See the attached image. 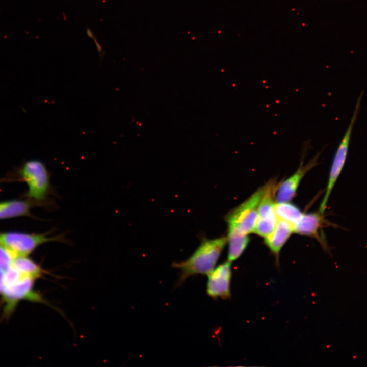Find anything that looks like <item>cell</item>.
<instances>
[{
    "instance_id": "obj_8",
    "label": "cell",
    "mask_w": 367,
    "mask_h": 367,
    "mask_svg": "<svg viewBox=\"0 0 367 367\" xmlns=\"http://www.w3.org/2000/svg\"><path fill=\"white\" fill-rule=\"evenodd\" d=\"M231 262L227 260L214 268L208 274L206 293L214 299H228L231 297L230 282L232 277Z\"/></svg>"
},
{
    "instance_id": "obj_5",
    "label": "cell",
    "mask_w": 367,
    "mask_h": 367,
    "mask_svg": "<svg viewBox=\"0 0 367 367\" xmlns=\"http://www.w3.org/2000/svg\"><path fill=\"white\" fill-rule=\"evenodd\" d=\"M66 242L62 235L49 236L48 233L28 234L7 232L0 234V244L5 245L17 256H28L37 247L48 242Z\"/></svg>"
},
{
    "instance_id": "obj_20",
    "label": "cell",
    "mask_w": 367,
    "mask_h": 367,
    "mask_svg": "<svg viewBox=\"0 0 367 367\" xmlns=\"http://www.w3.org/2000/svg\"><path fill=\"white\" fill-rule=\"evenodd\" d=\"M86 33H87V36H88L89 38H90L91 39H92L94 38V37L95 36V35H94L93 32H92V31L90 29H89V28H87V29H86Z\"/></svg>"
},
{
    "instance_id": "obj_4",
    "label": "cell",
    "mask_w": 367,
    "mask_h": 367,
    "mask_svg": "<svg viewBox=\"0 0 367 367\" xmlns=\"http://www.w3.org/2000/svg\"><path fill=\"white\" fill-rule=\"evenodd\" d=\"M362 95L363 92H361L357 99L355 108L348 127L335 153L331 166L325 194L319 208V211L322 213H324L326 209V205L332 190L345 165L347 157L352 132L360 110Z\"/></svg>"
},
{
    "instance_id": "obj_2",
    "label": "cell",
    "mask_w": 367,
    "mask_h": 367,
    "mask_svg": "<svg viewBox=\"0 0 367 367\" xmlns=\"http://www.w3.org/2000/svg\"><path fill=\"white\" fill-rule=\"evenodd\" d=\"M266 187V184L227 214L225 220L228 226V232L248 235L254 232L257 220L258 206Z\"/></svg>"
},
{
    "instance_id": "obj_16",
    "label": "cell",
    "mask_w": 367,
    "mask_h": 367,
    "mask_svg": "<svg viewBox=\"0 0 367 367\" xmlns=\"http://www.w3.org/2000/svg\"><path fill=\"white\" fill-rule=\"evenodd\" d=\"M16 256L10 249L0 244V269L5 271L12 266Z\"/></svg>"
},
{
    "instance_id": "obj_11",
    "label": "cell",
    "mask_w": 367,
    "mask_h": 367,
    "mask_svg": "<svg viewBox=\"0 0 367 367\" xmlns=\"http://www.w3.org/2000/svg\"><path fill=\"white\" fill-rule=\"evenodd\" d=\"M318 212L303 214L299 222L294 226V232L320 240L319 230L326 223L324 216Z\"/></svg>"
},
{
    "instance_id": "obj_12",
    "label": "cell",
    "mask_w": 367,
    "mask_h": 367,
    "mask_svg": "<svg viewBox=\"0 0 367 367\" xmlns=\"http://www.w3.org/2000/svg\"><path fill=\"white\" fill-rule=\"evenodd\" d=\"M32 204L21 200L0 202V219L28 215Z\"/></svg>"
},
{
    "instance_id": "obj_13",
    "label": "cell",
    "mask_w": 367,
    "mask_h": 367,
    "mask_svg": "<svg viewBox=\"0 0 367 367\" xmlns=\"http://www.w3.org/2000/svg\"><path fill=\"white\" fill-rule=\"evenodd\" d=\"M228 260L232 263L237 260L244 252L249 242L248 235L241 234L236 232H228Z\"/></svg>"
},
{
    "instance_id": "obj_14",
    "label": "cell",
    "mask_w": 367,
    "mask_h": 367,
    "mask_svg": "<svg viewBox=\"0 0 367 367\" xmlns=\"http://www.w3.org/2000/svg\"><path fill=\"white\" fill-rule=\"evenodd\" d=\"M12 266L22 275L37 279L44 273L45 271L33 260L27 256H16Z\"/></svg>"
},
{
    "instance_id": "obj_15",
    "label": "cell",
    "mask_w": 367,
    "mask_h": 367,
    "mask_svg": "<svg viewBox=\"0 0 367 367\" xmlns=\"http://www.w3.org/2000/svg\"><path fill=\"white\" fill-rule=\"evenodd\" d=\"M275 211L278 219L284 220L293 226L299 222L303 214L298 207L290 202H276Z\"/></svg>"
},
{
    "instance_id": "obj_17",
    "label": "cell",
    "mask_w": 367,
    "mask_h": 367,
    "mask_svg": "<svg viewBox=\"0 0 367 367\" xmlns=\"http://www.w3.org/2000/svg\"><path fill=\"white\" fill-rule=\"evenodd\" d=\"M23 277L24 276L22 275L13 266L4 271V281L6 286L16 283Z\"/></svg>"
},
{
    "instance_id": "obj_6",
    "label": "cell",
    "mask_w": 367,
    "mask_h": 367,
    "mask_svg": "<svg viewBox=\"0 0 367 367\" xmlns=\"http://www.w3.org/2000/svg\"><path fill=\"white\" fill-rule=\"evenodd\" d=\"M276 188L273 181L266 184L258 206L257 220L253 232L264 238L272 232L278 220L275 211Z\"/></svg>"
},
{
    "instance_id": "obj_18",
    "label": "cell",
    "mask_w": 367,
    "mask_h": 367,
    "mask_svg": "<svg viewBox=\"0 0 367 367\" xmlns=\"http://www.w3.org/2000/svg\"><path fill=\"white\" fill-rule=\"evenodd\" d=\"M4 281V271L0 269V294H2L6 287Z\"/></svg>"
},
{
    "instance_id": "obj_1",
    "label": "cell",
    "mask_w": 367,
    "mask_h": 367,
    "mask_svg": "<svg viewBox=\"0 0 367 367\" xmlns=\"http://www.w3.org/2000/svg\"><path fill=\"white\" fill-rule=\"evenodd\" d=\"M227 243V237L204 239L195 251L187 260L174 262L172 267L180 270L177 286L181 285L190 276L207 275L215 267L222 250Z\"/></svg>"
},
{
    "instance_id": "obj_9",
    "label": "cell",
    "mask_w": 367,
    "mask_h": 367,
    "mask_svg": "<svg viewBox=\"0 0 367 367\" xmlns=\"http://www.w3.org/2000/svg\"><path fill=\"white\" fill-rule=\"evenodd\" d=\"M320 153L318 152L306 165L303 160L295 172L282 181L275 190V200L277 203L287 202L291 201L296 195L298 188L305 174L318 164Z\"/></svg>"
},
{
    "instance_id": "obj_19",
    "label": "cell",
    "mask_w": 367,
    "mask_h": 367,
    "mask_svg": "<svg viewBox=\"0 0 367 367\" xmlns=\"http://www.w3.org/2000/svg\"><path fill=\"white\" fill-rule=\"evenodd\" d=\"M94 41V42L96 45L97 50L98 52L99 53L100 57L102 56V54H103V50H102V47L101 45L99 44V43L97 40V38L95 36L94 37V38L92 39Z\"/></svg>"
},
{
    "instance_id": "obj_3",
    "label": "cell",
    "mask_w": 367,
    "mask_h": 367,
    "mask_svg": "<svg viewBox=\"0 0 367 367\" xmlns=\"http://www.w3.org/2000/svg\"><path fill=\"white\" fill-rule=\"evenodd\" d=\"M20 175L28 186L27 196L38 202L45 200L51 192L50 175L45 164L37 160L26 162Z\"/></svg>"
},
{
    "instance_id": "obj_10",
    "label": "cell",
    "mask_w": 367,
    "mask_h": 367,
    "mask_svg": "<svg viewBox=\"0 0 367 367\" xmlns=\"http://www.w3.org/2000/svg\"><path fill=\"white\" fill-rule=\"evenodd\" d=\"M294 226L289 222L278 219L277 224L272 231L265 238V243L274 254L278 265L279 253L292 233Z\"/></svg>"
},
{
    "instance_id": "obj_7",
    "label": "cell",
    "mask_w": 367,
    "mask_h": 367,
    "mask_svg": "<svg viewBox=\"0 0 367 367\" xmlns=\"http://www.w3.org/2000/svg\"><path fill=\"white\" fill-rule=\"evenodd\" d=\"M35 280L33 278L24 276L16 283L6 286L2 294L5 304V315L7 317L10 315L17 303L22 300L45 303L41 295L33 289Z\"/></svg>"
}]
</instances>
